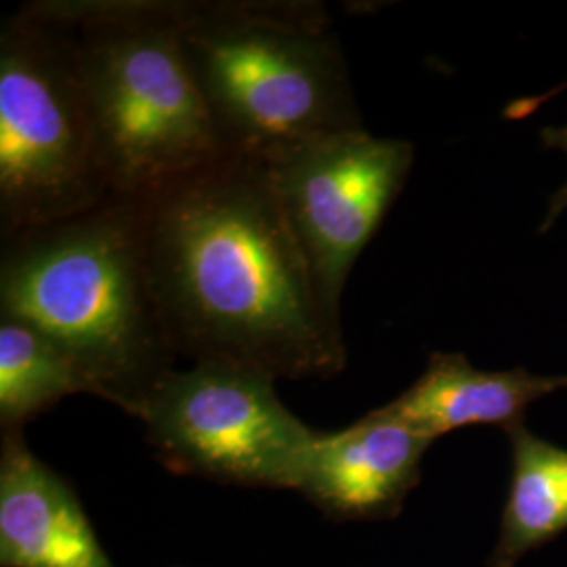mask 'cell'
Instances as JSON below:
<instances>
[{
	"label": "cell",
	"mask_w": 567,
	"mask_h": 567,
	"mask_svg": "<svg viewBox=\"0 0 567 567\" xmlns=\"http://www.w3.org/2000/svg\"><path fill=\"white\" fill-rule=\"evenodd\" d=\"M177 13L225 156L264 161L295 143L364 126L324 4L177 0Z\"/></svg>",
	"instance_id": "cell-3"
},
{
	"label": "cell",
	"mask_w": 567,
	"mask_h": 567,
	"mask_svg": "<svg viewBox=\"0 0 567 567\" xmlns=\"http://www.w3.org/2000/svg\"><path fill=\"white\" fill-rule=\"evenodd\" d=\"M110 196L68 25L53 0L28 2L0 25L2 238Z\"/></svg>",
	"instance_id": "cell-5"
},
{
	"label": "cell",
	"mask_w": 567,
	"mask_h": 567,
	"mask_svg": "<svg viewBox=\"0 0 567 567\" xmlns=\"http://www.w3.org/2000/svg\"><path fill=\"white\" fill-rule=\"evenodd\" d=\"M507 433L511 480L489 567H515L567 529V447L534 435L524 423Z\"/></svg>",
	"instance_id": "cell-11"
},
{
	"label": "cell",
	"mask_w": 567,
	"mask_h": 567,
	"mask_svg": "<svg viewBox=\"0 0 567 567\" xmlns=\"http://www.w3.org/2000/svg\"><path fill=\"white\" fill-rule=\"evenodd\" d=\"M79 393H86V386L58 344L25 322L0 318L2 431H23L30 421Z\"/></svg>",
	"instance_id": "cell-12"
},
{
	"label": "cell",
	"mask_w": 567,
	"mask_h": 567,
	"mask_svg": "<svg viewBox=\"0 0 567 567\" xmlns=\"http://www.w3.org/2000/svg\"><path fill=\"white\" fill-rule=\"evenodd\" d=\"M143 200L150 280L177 355L276 381L343 370V326L318 299L264 164L224 156Z\"/></svg>",
	"instance_id": "cell-1"
},
{
	"label": "cell",
	"mask_w": 567,
	"mask_h": 567,
	"mask_svg": "<svg viewBox=\"0 0 567 567\" xmlns=\"http://www.w3.org/2000/svg\"><path fill=\"white\" fill-rule=\"evenodd\" d=\"M540 140L545 143V147L550 150H561L567 154V124L566 126H545L540 131ZM567 208V183L564 187H559L553 198L548 200L547 219L543 221V231H547L550 225L557 221V217Z\"/></svg>",
	"instance_id": "cell-13"
},
{
	"label": "cell",
	"mask_w": 567,
	"mask_h": 567,
	"mask_svg": "<svg viewBox=\"0 0 567 567\" xmlns=\"http://www.w3.org/2000/svg\"><path fill=\"white\" fill-rule=\"evenodd\" d=\"M328 318L341 322L351 267L400 198L414 145L362 128L295 143L264 161Z\"/></svg>",
	"instance_id": "cell-7"
},
{
	"label": "cell",
	"mask_w": 567,
	"mask_h": 567,
	"mask_svg": "<svg viewBox=\"0 0 567 567\" xmlns=\"http://www.w3.org/2000/svg\"><path fill=\"white\" fill-rule=\"evenodd\" d=\"M137 419L166 468L225 486L297 489L316 437L276 379L227 362L173 368Z\"/></svg>",
	"instance_id": "cell-6"
},
{
	"label": "cell",
	"mask_w": 567,
	"mask_h": 567,
	"mask_svg": "<svg viewBox=\"0 0 567 567\" xmlns=\"http://www.w3.org/2000/svg\"><path fill=\"white\" fill-rule=\"evenodd\" d=\"M431 446V437L381 405L353 425L316 431L297 492L332 519L395 517L419 486Z\"/></svg>",
	"instance_id": "cell-8"
},
{
	"label": "cell",
	"mask_w": 567,
	"mask_h": 567,
	"mask_svg": "<svg viewBox=\"0 0 567 567\" xmlns=\"http://www.w3.org/2000/svg\"><path fill=\"white\" fill-rule=\"evenodd\" d=\"M567 389V377H540L526 368L487 372L463 353H433L425 372L400 398L385 404L391 414L433 442L456 429L524 423L529 404Z\"/></svg>",
	"instance_id": "cell-10"
},
{
	"label": "cell",
	"mask_w": 567,
	"mask_h": 567,
	"mask_svg": "<svg viewBox=\"0 0 567 567\" xmlns=\"http://www.w3.org/2000/svg\"><path fill=\"white\" fill-rule=\"evenodd\" d=\"M0 318L37 328L89 395L137 419L177 358L150 280L145 200L110 196L81 215L4 236Z\"/></svg>",
	"instance_id": "cell-2"
},
{
	"label": "cell",
	"mask_w": 567,
	"mask_h": 567,
	"mask_svg": "<svg viewBox=\"0 0 567 567\" xmlns=\"http://www.w3.org/2000/svg\"><path fill=\"white\" fill-rule=\"evenodd\" d=\"M114 196L147 198L224 158L177 0H53Z\"/></svg>",
	"instance_id": "cell-4"
},
{
	"label": "cell",
	"mask_w": 567,
	"mask_h": 567,
	"mask_svg": "<svg viewBox=\"0 0 567 567\" xmlns=\"http://www.w3.org/2000/svg\"><path fill=\"white\" fill-rule=\"evenodd\" d=\"M0 566L116 567L76 492L21 431H2L0 444Z\"/></svg>",
	"instance_id": "cell-9"
}]
</instances>
